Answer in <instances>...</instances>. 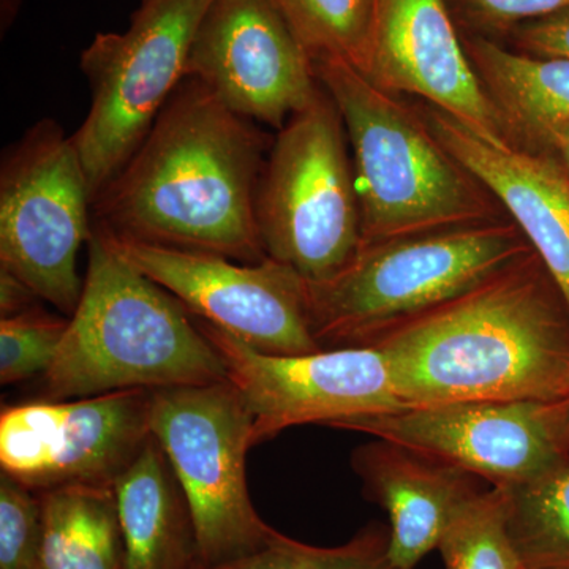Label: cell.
Masks as SVG:
<instances>
[{
  "label": "cell",
  "instance_id": "cell-1",
  "mask_svg": "<svg viewBox=\"0 0 569 569\" xmlns=\"http://www.w3.org/2000/svg\"><path fill=\"white\" fill-rule=\"evenodd\" d=\"M362 347L408 408L569 397V306L533 249Z\"/></svg>",
  "mask_w": 569,
  "mask_h": 569
},
{
  "label": "cell",
  "instance_id": "cell-2",
  "mask_svg": "<svg viewBox=\"0 0 569 569\" xmlns=\"http://www.w3.org/2000/svg\"><path fill=\"white\" fill-rule=\"evenodd\" d=\"M266 134L194 78L179 84L140 148L92 201L93 224L130 241L260 263Z\"/></svg>",
  "mask_w": 569,
  "mask_h": 569
},
{
  "label": "cell",
  "instance_id": "cell-3",
  "mask_svg": "<svg viewBox=\"0 0 569 569\" xmlns=\"http://www.w3.org/2000/svg\"><path fill=\"white\" fill-rule=\"evenodd\" d=\"M80 302L54 362L44 399L204 387L228 381L227 365L192 313L142 274L93 224Z\"/></svg>",
  "mask_w": 569,
  "mask_h": 569
},
{
  "label": "cell",
  "instance_id": "cell-4",
  "mask_svg": "<svg viewBox=\"0 0 569 569\" xmlns=\"http://www.w3.org/2000/svg\"><path fill=\"white\" fill-rule=\"evenodd\" d=\"M312 63L346 129L361 244L501 220L493 194L440 144L421 114L346 61Z\"/></svg>",
  "mask_w": 569,
  "mask_h": 569
},
{
  "label": "cell",
  "instance_id": "cell-5",
  "mask_svg": "<svg viewBox=\"0 0 569 569\" xmlns=\"http://www.w3.org/2000/svg\"><path fill=\"white\" fill-rule=\"evenodd\" d=\"M531 249L515 220L503 219L361 244L335 276L306 280L310 331L321 350L362 347Z\"/></svg>",
  "mask_w": 569,
  "mask_h": 569
},
{
  "label": "cell",
  "instance_id": "cell-6",
  "mask_svg": "<svg viewBox=\"0 0 569 569\" xmlns=\"http://www.w3.org/2000/svg\"><path fill=\"white\" fill-rule=\"evenodd\" d=\"M346 129L323 88L279 130L257 192L264 252L306 280L339 272L361 246Z\"/></svg>",
  "mask_w": 569,
  "mask_h": 569
},
{
  "label": "cell",
  "instance_id": "cell-7",
  "mask_svg": "<svg viewBox=\"0 0 569 569\" xmlns=\"http://www.w3.org/2000/svg\"><path fill=\"white\" fill-rule=\"evenodd\" d=\"M151 433L189 505L201 565L230 567L271 541L247 486L253 417L230 380L152 391Z\"/></svg>",
  "mask_w": 569,
  "mask_h": 569
},
{
  "label": "cell",
  "instance_id": "cell-8",
  "mask_svg": "<svg viewBox=\"0 0 569 569\" xmlns=\"http://www.w3.org/2000/svg\"><path fill=\"white\" fill-rule=\"evenodd\" d=\"M212 0H141L123 32H99L81 52L91 108L73 142L92 201L140 148L187 77L194 33Z\"/></svg>",
  "mask_w": 569,
  "mask_h": 569
},
{
  "label": "cell",
  "instance_id": "cell-9",
  "mask_svg": "<svg viewBox=\"0 0 569 569\" xmlns=\"http://www.w3.org/2000/svg\"><path fill=\"white\" fill-rule=\"evenodd\" d=\"M92 230L91 189L73 138L41 119L3 152L0 269L71 317L84 283L78 253Z\"/></svg>",
  "mask_w": 569,
  "mask_h": 569
},
{
  "label": "cell",
  "instance_id": "cell-10",
  "mask_svg": "<svg viewBox=\"0 0 569 569\" xmlns=\"http://www.w3.org/2000/svg\"><path fill=\"white\" fill-rule=\"evenodd\" d=\"M335 429L415 449L496 488L526 485L569 463V397L413 407Z\"/></svg>",
  "mask_w": 569,
  "mask_h": 569
},
{
  "label": "cell",
  "instance_id": "cell-11",
  "mask_svg": "<svg viewBox=\"0 0 569 569\" xmlns=\"http://www.w3.org/2000/svg\"><path fill=\"white\" fill-rule=\"evenodd\" d=\"M104 233L134 268L173 295L194 318L244 346L276 356L321 350L310 331L306 279L291 266L269 257L260 263H241L222 254Z\"/></svg>",
  "mask_w": 569,
  "mask_h": 569
},
{
  "label": "cell",
  "instance_id": "cell-12",
  "mask_svg": "<svg viewBox=\"0 0 569 569\" xmlns=\"http://www.w3.org/2000/svg\"><path fill=\"white\" fill-rule=\"evenodd\" d=\"M149 389L6 407L2 473L40 493L66 486H114L151 433Z\"/></svg>",
  "mask_w": 569,
  "mask_h": 569
},
{
  "label": "cell",
  "instance_id": "cell-13",
  "mask_svg": "<svg viewBox=\"0 0 569 569\" xmlns=\"http://www.w3.org/2000/svg\"><path fill=\"white\" fill-rule=\"evenodd\" d=\"M194 320L222 355L228 380L252 413L253 447L290 427H335L348 419L408 408L397 392L387 359L376 348L264 355L200 318Z\"/></svg>",
  "mask_w": 569,
  "mask_h": 569
},
{
  "label": "cell",
  "instance_id": "cell-14",
  "mask_svg": "<svg viewBox=\"0 0 569 569\" xmlns=\"http://www.w3.org/2000/svg\"><path fill=\"white\" fill-rule=\"evenodd\" d=\"M187 77L236 114L277 130L321 88L272 0H212L194 33Z\"/></svg>",
  "mask_w": 569,
  "mask_h": 569
},
{
  "label": "cell",
  "instance_id": "cell-15",
  "mask_svg": "<svg viewBox=\"0 0 569 569\" xmlns=\"http://www.w3.org/2000/svg\"><path fill=\"white\" fill-rule=\"evenodd\" d=\"M361 73L385 91L417 96L516 142L471 66L448 0H373Z\"/></svg>",
  "mask_w": 569,
  "mask_h": 569
},
{
  "label": "cell",
  "instance_id": "cell-16",
  "mask_svg": "<svg viewBox=\"0 0 569 569\" xmlns=\"http://www.w3.org/2000/svg\"><path fill=\"white\" fill-rule=\"evenodd\" d=\"M421 116L440 144L511 213L569 306L567 171L538 151L481 132L432 104Z\"/></svg>",
  "mask_w": 569,
  "mask_h": 569
},
{
  "label": "cell",
  "instance_id": "cell-17",
  "mask_svg": "<svg viewBox=\"0 0 569 569\" xmlns=\"http://www.w3.org/2000/svg\"><path fill=\"white\" fill-rule=\"evenodd\" d=\"M351 467L366 497L388 512L389 557L400 569L417 568L456 512L485 490L466 470L378 438L356 449Z\"/></svg>",
  "mask_w": 569,
  "mask_h": 569
},
{
  "label": "cell",
  "instance_id": "cell-18",
  "mask_svg": "<svg viewBox=\"0 0 569 569\" xmlns=\"http://www.w3.org/2000/svg\"><path fill=\"white\" fill-rule=\"evenodd\" d=\"M114 490L127 569H193L201 563L189 505L156 438H149Z\"/></svg>",
  "mask_w": 569,
  "mask_h": 569
},
{
  "label": "cell",
  "instance_id": "cell-19",
  "mask_svg": "<svg viewBox=\"0 0 569 569\" xmlns=\"http://www.w3.org/2000/svg\"><path fill=\"white\" fill-rule=\"evenodd\" d=\"M486 92L518 144L533 142L553 123L569 121V59L541 58L489 37L462 33Z\"/></svg>",
  "mask_w": 569,
  "mask_h": 569
},
{
  "label": "cell",
  "instance_id": "cell-20",
  "mask_svg": "<svg viewBox=\"0 0 569 569\" xmlns=\"http://www.w3.org/2000/svg\"><path fill=\"white\" fill-rule=\"evenodd\" d=\"M39 496L41 569H127L114 486H66Z\"/></svg>",
  "mask_w": 569,
  "mask_h": 569
},
{
  "label": "cell",
  "instance_id": "cell-21",
  "mask_svg": "<svg viewBox=\"0 0 569 569\" xmlns=\"http://www.w3.org/2000/svg\"><path fill=\"white\" fill-rule=\"evenodd\" d=\"M505 490L509 537L526 568L569 569V463Z\"/></svg>",
  "mask_w": 569,
  "mask_h": 569
},
{
  "label": "cell",
  "instance_id": "cell-22",
  "mask_svg": "<svg viewBox=\"0 0 569 569\" xmlns=\"http://www.w3.org/2000/svg\"><path fill=\"white\" fill-rule=\"evenodd\" d=\"M310 61L339 59L365 70L373 0H272Z\"/></svg>",
  "mask_w": 569,
  "mask_h": 569
},
{
  "label": "cell",
  "instance_id": "cell-23",
  "mask_svg": "<svg viewBox=\"0 0 569 569\" xmlns=\"http://www.w3.org/2000/svg\"><path fill=\"white\" fill-rule=\"evenodd\" d=\"M505 488L490 486L448 523L438 550L447 569H526L508 530Z\"/></svg>",
  "mask_w": 569,
  "mask_h": 569
},
{
  "label": "cell",
  "instance_id": "cell-24",
  "mask_svg": "<svg viewBox=\"0 0 569 569\" xmlns=\"http://www.w3.org/2000/svg\"><path fill=\"white\" fill-rule=\"evenodd\" d=\"M222 569H400L389 557V529L369 523L346 545L317 548L276 531L253 556Z\"/></svg>",
  "mask_w": 569,
  "mask_h": 569
},
{
  "label": "cell",
  "instance_id": "cell-25",
  "mask_svg": "<svg viewBox=\"0 0 569 569\" xmlns=\"http://www.w3.org/2000/svg\"><path fill=\"white\" fill-rule=\"evenodd\" d=\"M69 328V318L39 305L0 320V383L14 385L50 370Z\"/></svg>",
  "mask_w": 569,
  "mask_h": 569
},
{
  "label": "cell",
  "instance_id": "cell-26",
  "mask_svg": "<svg viewBox=\"0 0 569 569\" xmlns=\"http://www.w3.org/2000/svg\"><path fill=\"white\" fill-rule=\"evenodd\" d=\"M40 496L0 471V569H41Z\"/></svg>",
  "mask_w": 569,
  "mask_h": 569
},
{
  "label": "cell",
  "instance_id": "cell-27",
  "mask_svg": "<svg viewBox=\"0 0 569 569\" xmlns=\"http://www.w3.org/2000/svg\"><path fill=\"white\" fill-rule=\"evenodd\" d=\"M458 26L473 36H505L522 22L569 9V0H448Z\"/></svg>",
  "mask_w": 569,
  "mask_h": 569
},
{
  "label": "cell",
  "instance_id": "cell-28",
  "mask_svg": "<svg viewBox=\"0 0 569 569\" xmlns=\"http://www.w3.org/2000/svg\"><path fill=\"white\" fill-rule=\"evenodd\" d=\"M512 50L541 58L569 59V9L522 22L505 33Z\"/></svg>",
  "mask_w": 569,
  "mask_h": 569
},
{
  "label": "cell",
  "instance_id": "cell-29",
  "mask_svg": "<svg viewBox=\"0 0 569 569\" xmlns=\"http://www.w3.org/2000/svg\"><path fill=\"white\" fill-rule=\"evenodd\" d=\"M41 301L28 284L0 269V313L2 318L31 309Z\"/></svg>",
  "mask_w": 569,
  "mask_h": 569
},
{
  "label": "cell",
  "instance_id": "cell-30",
  "mask_svg": "<svg viewBox=\"0 0 569 569\" xmlns=\"http://www.w3.org/2000/svg\"><path fill=\"white\" fill-rule=\"evenodd\" d=\"M533 142H541L560 153L561 160L567 164L569 174V121L553 123L535 138Z\"/></svg>",
  "mask_w": 569,
  "mask_h": 569
},
{
  "label": "cell",
  "instance_id": "cell-31",
  "mask_svg": "<svg viewBox=\"0 0 569 569\" xmlns=\"http://www.w3.org/2000/svg\"><path fill=\"white\" fill-rule=\"evenodd\" d=\"M21 0H0V24H2V33L9 31L14 22L18 11H20Z\"/></svg>",
  "mask_w": 569,
  "mask_h": 569
},
{
  "label": "cell",
  "instance_id": "cell-32",
  "mask_svg": "<svg viewBox=\"0 0 569 569\" xmlns=\"http://www.w3.org/2000/svg\"><path fill=\"white\" fill-rule=\"evenodd\" d=\"M193 569H209V568H206L204 565L198 563L197 567H194Z\"/></svg>",
  "mask_w": 569,
  "mask_h": 569
},
{
  "label": "cell",
  "instance_id": "cell-33",
  "mask_svg": "<svg viewBox=\"0 0 569 569\" xmlns=\"http://www.w3.org/2000/svg\"><path fill=\"white\" fill-rule=\"evenodd\" d=\"M526 569H552V568H526Z\"/></svg>",
  "mask_w": 569,
  "mask_h": 569
}]
</instances>
